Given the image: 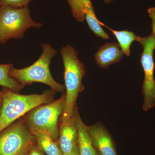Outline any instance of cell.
Wrapping results in <instances>:
<instances>
[{"mask_svg": "<svg viewBox=\"0 0 155 155\" xmlns=\"http://www.w3.org/2000/svg\"><path fill=\"white\" fill-rule=\"evenodd\" d=\"M78 131L76 119L73 114L71 119L61 122L58 142L64 155H68L78 144Z\"/></svg>", "mask_w": 155, "mask_h": 155, "instance_id": "cell-9", "label": "cell"}, {"mask_svg": "<svg viewBox=\"0 0 155 155\" xmlns=\"http://www.w3.org/2000/svg\"><path fill=\"white\" fill-rule=\"evenodd\" d=\"M114 0H103L104 2L105 3V4H109V3H110L112 1H114Z\"/></svg>", "mask_w": 155, "mask_h": 155, "instance_id": "cell-22", "label": "cell"}, {"mask_svg": "<svg viewBox=\"0 0 155 155\" xmlns=\"http://www.w3.org/2000/svg\"><path fill=\"white\" fill-rule=\"evenodd\" d=\"M14 65L12 64H0V86L14 92H19L23 87L14 78L10 77L9 71Z\"/></svg>", "mask_w": 155, "mask_h": 155, "instance_id": "cell-14", "label": "cell"}, {"mask_svg": "<svg viewBox=\"0 0 155 155\" xmlns=\"http://www.w3.org/2000/svg\"><path fill=\"white\" fill-rule=\"evenodd\" d=\"M28 155H46L37 144L35 140L32 143L30 147Z\"/></svg>", "mask_w": 155, "mask_h": 155, "instance_id": "cell-18", "label": "cell"}, {"mask_svg": "<svg viewBox=\"0 0 155 155\" xmlns=\"http://www.w3.org/2000/svg\"><path fill=\"white\" fill-rule=\"evenodd\" d=\"M148 13L149 15L152 19V33L155 37V8L152 7V8H150L148 10Z\"/></svg>", "mask_w": 155, "mask_h": 155, "instance_id": "cell-19", "label": "cell"}, {"mask_svg": "<svg viewBox=\"0 0 155 155\" xmlns=\"http://www.w3.org/2000/svg\"><path fill=\"white\" fill-rule=\"evenodd\" d=\"M2 92H0V104L2 103Z\"/></svg>", "mask_w": 155, "mask_h": 155, "instance_id": "cell-23", "label": "cell"}, {"mask_svg": "<svg viewBox=\"0 0 155 155\" xmlns=\"http://www.w3.org/2000/svg\"><path fill=\"white\" fill-rule=\"evenodd\" d=\"M119 44L106 43L100 47L94 54L96 64L101 69H107L112 64L118 63L123 57Z\"/></svg>", "mask_w": 155, "mask_h": 155, "instance_id": "cell-10", "label": "cell"}, {"mask_svg": "<svg viewBox=\"0 0 155 155\" xmlns=\"http://www.w3.org/2000/svg\"><path fill=\"white\" fill-rule=\"evenodd\" d=\"M109 28L116 37L123 54L129 57L130 54V46L132 43L136 40V38L137 37L136 35L132 31H129L127 30L119 31L113 30Z\"/></svg>", "mask_w": 155, "mask_h": 155, "instance_id": "cell-15", "label": "cell"}, {"mask_svg": "<svg viewBox=\"0 0 155 155\" xmlns=\"http://www.w3.org/2000/svg\"><path fill=\"white\" fill-rule=\"evenodd\" d=\"M35 140L22 119L0 134V155H18Z\"/></svg>", "mask_w": 155, "mask_h": 155, "instance_id": "cell-7", "label": "cell"}, {"mask_svg": "<svg viewBox=\"0 0 155 155\" xmlns=\"http://www.w3.org/2000/svg\"><path fill=\"white\" fill-rule=\"evenodd\" d=\"M66 94L45 105H41L29 111L22 120L31 134L44 132L58 141L59 138L58 121L64 110Z\"/></svg>", "mask_w": 155, "mask_h": 155, "instance_id": "cell-4", "label": "cell"}, {"mask_svg": "<svg viewBox=\"0 0 155 155\" xmlns=\"http://www.w3.org/2000/svg\"><path fill=\"white\" fill-rule=\"evenodd\" d=\"M55 92L51 89L41 94L22 95L4 87L2 92L0 133L34 108L52 101Z\"/></svg>", "mask_w": 155, "mask_h": 155, "instance_id": "cell-2", "label": "cell"}, {"mask_svg": "<svg viewBox=\"0 0 155 155\" xmlns=\"http://www.w3.org/2000/svg\"><path fill=\"white\" fill-rule=\"evenodd\" d=\"M30 146L26 148L23 150L22 151V152H21L18 155H28V150H29V147H30Z\"/></svg>", "mask_w": 155, "mask_h": 155, "instance_id": "cell-21", "label": "cell"}, {"mask_svg": "<svg viewBox=\"0 0 155 155\" xmlns=\"http://www.w3.org/2000/svg\"><path fill=\"white\" fill-rule=\"evenodd\" d=\"M31 0H0V6H8L15 8L28 7Z\"/></svg>", "mask_w": 155, "mask_h": 155, "instance_id": "cell-17", "label": "cell"}, {"mask_svg": "<svg viewBox=\"0 0 155 155\" xmlns=\"http://www.w3.org/2000/svg\"><path fill=\"white\" fill-rule=\"evenodd\" d=\"M71 7L73 16L77 21L84 22L85 20V13L81 0H67Z\"/></svg>", "mask_w": 155, "mask_h": 155, "instance_id": "cell-16", "label": "cell"}, {"mask_svg": "<svg viewBox=\"0 0 155 155\" xmlns=\"http://www.w3.org/2000/svg\"><path fill=\"white\" fill-rule=\"evenodd\" d=\"M2 103L0 104V110H1V106H2Z\"/></svg>", "mask_w": 155, "mask_h": 155, "instance_id": "cell-24", "label": "cell"}, {"mask_svg": "<svg viewBox=\"0 0 155 155\" xmlns=\"http://www.w3.org/2000/svg\"><path fill=\"white\" fill-rule=\"evenodd\" d=\"M85 127L99 155H118L113 137L103 123L97 122Z\"/></svg>", "mask_w": 155, "mask_h": 155, "instance_id": "cell-8", "label": "cell"}, {"mask_svg": "<svg viewBox=\"0 0 155 155\" xmlns=\"http://www.w3.org/2000/svg\"><path fill=\"white\" fill-rule=\"evenodd\" d=\"M68 155H79V150H78V144L75 145L73 149L72 152Z\"/></svg>", "mask_w": 155, "mask_h": 155, "instance_id": "cell-20", "label": "cell"}, {"mask_svg": "<svg viewBox=\"0 0 155 155\" xmlns=\"http://www.w3.org/2000/svg\"><path fill=\"white\" fill-rule=\"evenodd\" d=\"M41 22H35L28 7L15 8L0 6V43L12 38H22L29 28H40Z\"/></svg>", "mask_w": 155, "mask_h": 155, "instance_id": "cell-5", "label": "cell"}, {"mask_svg": "<svg viewBox=\"0 0 155 155\" xmlns=\"http://www.w3.org/2000/svg\"><path fill=\"white\" fill-rule=\"evenodd\" d=\"M136 41L143 48L140 54V62L144 72V78L142 86L143 97V109L147 111L155 106V80L154 76L155 65L153 55L155 49V37L152 33L149 36L142 38L137 36Z\"/></svg>", "mask_w": 155, "mask_h": 155, "instance_id": "cell-6", "label": "cell"}, {"mask_svg": "<svg viewBox=\"0 0 155 155\" xmlns=\"http://www.w3.org/2000/svg\"><path fill=\"white\" fill-rule=\"evenodd\" d=\"M84 9L85 19L89 27L96 36L104 39L109 38L107 34L102 28L101 22L97 18L91 0H81Z\"/></svg>", "mask_w": 155, "mask_h": 155, "instance_id": "cell-12", "label": "cell"}, {"mask_svg": "<svg viewBox=\"0 0 155 155\" xmlns=\"http://www.w3.org/2000/svg\"><path fill=\"white\" fill-rule=\"evenodd\" d=\"M41 46L42 53L37 61L23 69L12 67L9 71V75L23 87L28 84L38 82L47 84L55 91L63 92L66 90L65 86L54 80L50 69L51 61L57 54V50L49 44H42Z\"/></svg>", "mask_w": 155, "mask_h": 155, "instance_id": "cell-3", "label": "cell"}, {"mask_svg": "<svg viewBox=\"0 0 155 155\" xmlns=\"http://www.w3.org/2000/svg\"><path fill=\"white\" fill-rule=\"evenodd\" d=\"M74 115L78 131V146L79 155H99L93 145L91 138L87 131L86 125L81 118L77 105L74 110Z\"/></svg>", "mask_w": 155, "mask_h": 155, "instance_id": "cell-11", "label": "cell"}, {"mask_svg": "<svg viewBox=\"0 0 155 155\" xmlns=\"http://www.w3.org/2000/svg\"><path fill=\"white\" fill-rule=\"evenodd\" d=\"M64 63V78L66 90L65 107L61 122H65L73 116L78 97L84 89L82 79L85 73L84 64L78 57L77 50L70 45L61 49Z\"/></svg>", "mask_w": 155, "mask_h": 155, "instance_id": "cell-1", "label": "cell"}, {"mask_svg": "<svg viewBox=\"0 0 155 155\" xmlns=\"http://www.w3.org/2000/svg\"><path fill=\"white\" fill-rule=\"evenodd\" d=\"M37 144L46 155H64L58 141L47 134L41 131L32 133Z\"/></svg>", "mask_w": 155, "mask_h": 155, "instance_id": "cell-13", "label": "cell"}]
</instances>
